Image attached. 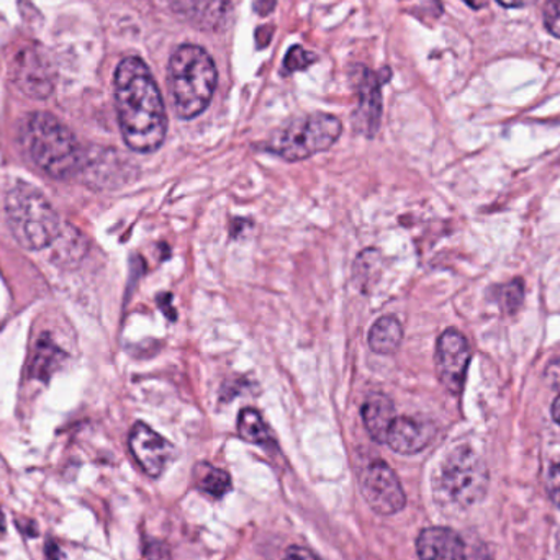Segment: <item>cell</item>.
I'll use <instances>...</instances> for the list:
<instances>
[{"label": "cell", "instance_id": "83f0119b", "mask_svg": "<svg viewBox=\"0 0 560 560\" xmlns=\"http://www.w3.org/2000/svg\"><path fill=\"white\" fill-rule=\"evenodd\" d=\"M275 5L276 0H259V2L256 3V9L259 10L261 15H266V13H269L272 9H275Z\"/></svg>", "mask_w": 560, "mask_h": 560}, {"label": "cell", "instance_id": "6da1fadb", "mask_svg": "<svg viewBox=\"0 0 560 560\" xmlns=\"http://www.w3.org/2000/svg\"><path fill=\"white\" fill-rule=\"evenodd\" d=\"M115 105L125 143L153 153L166 140L167 115L160 88L143 59L125 58L115 71Z\"/></svg>", "mask_w": 560, "mask_h": 560}, {"label": "cell", "instance_id": "603a6c76", "mask_svg": "<svg viewBox=\"0 0 560 560\" xmlns=\"http://www.w3.org/2000/svg\"><path fill=\"white\" fill-rule=\"evenodd\" d=\"M545 22L549 32L560 38V0H549L546 5Z\"/></svg>", "mask_w": 560, "mask_h": 560}, {"label": "cell", "instance_id": "d6986e66", "mask_svg": "<svg viewBox=\"0 0 560 560\" xmlns=\"http://www.w3.org/2000/svg\"><path fill=\"white\" fill-rule=\"evenodd\" d=\"M354 275L361 285H364V283L372 285V280L377 279L378 275H381V256H378V252L368 249V252L361 253L358 256V261H355Z\"/></svg>", "mask_w": 560, "mask_h": 560}, {"label": "cell", "instance_id": "cb8c5ba5", "mask_svg": "<svg viewBox=\"0 0 560 560\" xmlns=\"http://www.w3.org/2000/svg\"><path fill=\"white\" fill-rule=\"evenodd\" d=\"M548 492L552 502L560 509V464L552 467L551 472H549Z\"/></svg>", "mask_w": 560, "mask_h": 560}, {"label": "cell", "instance_id": "3957f363", "mask_svg": "<svg viewBox=\"0 0 560 560\" xmlns=\"http://www.w3.org/2000/svg\"><path fill=\"white\" fill-rule=\"evenodd\" d=\"M25 147L33 163L49 176L65 179L84 167L74 135L55 115L38 112L26 121Z\"/></svg>", "mask_w": 560, "mask_h": 560}, {"label": "cell", "instance_id": "ffe728a7", "mask_svg": "<svg viewBox=\"0 0 560 560\" xmlns=\"http://www.w3.org/2000/svg\"><path fill=\"white\" fill-rule=\"evenodd\" d=\"M58 349L51 342H39L38 352H36L35 374L42 377L43 374H49L52 371V364L58 361Z\"/></svg>", "mask_w": 560, "mask_h": 560}, {"label": "cell", "instance_id": "52a82bcc", "mask_svg": "<svg viewBox=\"0 0 560 560\" xmlns=\"http://www.w3.org/2000/svg\"><path fill=\"white\" fill-rule=\"evenodd\" d=\"M361 492L378 515H395L407 505L404 487L397 474L384 460H375L362 474Z\"/></svg>", "mask_w": 560, "mask_h": 560}, {"label": "cell", "instance_id": "9a60e30c", "mask_svg": "<svg viewBox=\"0 0 560 560\" xmlns=\"http://www.w3.org/2000/svg\"><path fill=\"white\" fill-rule=\"evenodd\" d=\"M401 341H404V326L394 315L382 316L369 331V346L375 354H394L400 348Z\"/></svg>", "mask_w": 560, "mask_h": 560}, {"label": "cell", "instance_id": "484cf974", "mask_svg": "<svg viewBox=\"0 0 560 560\" xmlns=\"http://www.w3.org/2000/svg\"><path fill=\"white\" fill-rule=\"evenodd\" d=\"M546 378H548L552 387H560V359L548 365V369H546Z\"/></svg>", "mask_w": 560, "mask_h": 560}, {"label": "cell", "instance_id": "f546056e", "mask_svg": "<svg viewBox=\"0 0 560 560\" xmlns=\"http://www.w3.org/2000/svg\"><path fill=\"white\" fill-rule=\"evenodd\" d=\"M552 417L560 424V395L556 398L555 405H552Z\"/></svg>", "mask_w": 560, "mask_h": 560}, {"label": "cell", "instance_id": "8fae6325", "mask_svg": "<svg viewBox=\"0 0 560 560\" xmlns=\"http://www.w3.org/2000/svg\"><path fill=\"white\" fill-rule=\"evenodd\" d=\"M384 79L369 71L364 66H359L355 84H358V114H355V125L362 133L368 137H374L381 124L382 115V95L381 85Z\"/></svg>", "mask_w": 560, "mask_h": 560}, {"label": "cell", "instance_id": "9c48e42d", "mask_svg": "<svg viewBox=\"0 0 560 560\" xmlns=\"http://www.w3.org/2000/svg\"><path fill=\"white\" fill-rule=\"evenodd\" d=\"M130 450L141 469L150 477H160L176 459V447L173 443L141 421L131 428Z\"/></svg>", "mask_w": 560, "mask_h": 560}, {"label": "cell", "instance_id": "44dd1931", "mask_svg": "<svg viewBox=\"0 0 560 560\" xmlns=\"http://www.w3.org/2000/svg\"><path fill=\"white\" fill-rule=\"evenodd\" d=\"M315 59L316 56L312 55L310 51H305L302 46H293V48H290L289 52H287L283 66H285L287 72L302 71V69L308 68Z\"/></svg>", "mask_w": 560, "mask_h": 560}, {"label": "cell", "instance_id": "7c38bea8", "mask_svg": "<svg viewBox=\"0 0 560 560\" xmlns=\"http://www.w3.org/2000/svg\"><path fill=\"white\" fill-rule=\"evenodd\" d=\"M436 436V427L431 421L417 420L410 417H397L387 433L388 444L395 453L411 456L430 446Z\"/></svg>", "mask_w": 560, "mask_h": 560}, {"label": "cell", "instance_id": "30bf717a", "mask_svg": "<svg viewBox=\"0 0 560 560\" xmlns=\"http://www.w3.org/2000/svg\"><path fill=\"white\" fill-rule=\"evenodd\" d=\"M13 79L30 97L45 98L52 92L51 65L36 49L20 52L13 69Z\"/></svg>", "mask_w": 560, "mask_h": 560}, {"label": "cell", "instance_id": "4dcf8cb0", "mask_svg": "<svg viewBox=\"0 0 560 560\" xmlns=\"http://www.w3.org/2000/svg\"><path fill=\"white\" fill-rule=\"evenodd\" d=\"M5 529V518H3L2 510H0V532H3Z\"/></svg>", "mask_w": 560, "mask_h": 560}, {"label": "cell", "instance_id": "4316f807", "mask_svg": "<svg viewBox=\"0 0 560 560\" xmlns=\"http://www.w3.org/2000/svg\"><path fill=\"white\" fill-rule=\"evenodd\" d=\"M503 7H509V9H522V7H528L529 3L535 2V0H499Z\"/></svg>", "mask_w": 560, "mask_h": 560}, {"label": "cell", "instance_id": "d4e9b609", "mask_svg": "<svg viewBox=\"0 0 560 560\" xmlns=\"http://www.w3.org/2000/svg\"><path fill=\"white\" fill-rule=\"evenodd\" d=\"M283 560H319L313 555L312 551L305 548H299V546H292V548L287 549L285 556H283Z\"/></svg>", "mask_w": 560, "mask_h": 560}, {"label": "cell", "instance_id": "4fadbf2b", "mask_svg": "<svg viewBox=\"0 0 560 560\" xmlns=\"http://www.w3.org/2000/svg\"><path fill=\"white\" fill-rule=\"evenodd\" d=\"M420 560H472L466 542L450 528H427L417 539Z\"/></svg>", "mask_w": 560, "mask_h": 560}, {"label": "cell", "instance_id": "f1b7e54d", "mask_svg": "<svg viewBox=\"0 0 560 560\" xmlns=\"http://www.w3.org/2000/svg\"><path fill=\"white\" fill-rule=\"evenodd\" d=\"M467 5L472 7V9L480 10L483 5H487V0H464Z\"/></svg>", "mask_w": 560, "mask_h": 560}, {"label": "cell", "instance_id": "ba28073f", "mask_svg": "<svg viewBox=\"0 0 560 560\" xmlns=\"http://www.w3.org/2000/svg\"><path fill=\"white\" fill-rule=\"evenodd\" d=\"M470 362V348L466 336L457 329H446L438 339L436 369L441 384L451 394H460Z\"/></svg>", "mask_w": 560, "mask_h": 560}, {"label": "cell", "instance_id": "2e32d148", "mask_svg": "<svg viewBox=\"0 0 560 560\" xmlns=\"http://www.w3.org/2000/svg\"><path fill=\"white\" fill-rule=\"evenodd\" d=\"M51 246L52 255H55L52 258L62 266L78 265L84 258L85 249H88V243L82 238L81 233L75 232L71 226L61 230Z\"/></svg>", "mask_w": 560, "mask_h": 560}, {"label": "cell", "instance_id": "8992f818", "mask_svg": "<svg viewBox=\"0 0 560 560\" xmlns=\"http://www.w3.org/2000/svg\"><path fill=\"white\" fill-rule=\"evenodd\" d=\"M489 474L486 464L470 447H457L441 464L436 487L453 505H474L486 495Z\"/></svg>", "mask_w": 560, "mask_h": 560}, {"label": "cell", "instance_id": "7a4b0ae2", "mask_svg": "<svg viewBox=\"0 0 560 560\" xmlns=\"http://www.w3.org/2000/svg\"><path fill=\"white\" fill-rule=\"evenodd\" d=\"M217 66L212 56L197 45H183L171 56L167 84L174 110L183 120L199 117L215 94Z\"/></svg>", "mask_w": 560, "mask_h": 560}, {"label": "cell", "instance_id": "ac0fdd59", "mask_svg": "<svg viewBox=\"0 0 560 560\" xmlns=\"http://www.w3.org/2000/svg\"><path fill=\"white\" fill-rule=\"evenodd\" d=\"M197 487L215 499H222L232 490V479L225 470L202 464L197 469Z\"/></svg>", "mask_w": 560, "mask_h": 560}, {"label": "cell", "instance_id": "e0dca14e", "mask_svg": "<svg viewBox=\"0 0 560 560\" xmlns=\"http://www.w3.org/2000/svg\"><path fill=\"white\" fill-rule=\"evenodd\" d=\"M238 433L243 440L258 446H272L276 444L275 436L269 430L261 413L255 408H245L238 417Z\"/></svg>", "mask_w": 560, "mask_h": 560}, {"label": "cell", "instance_id": "5bb4252c", "mask_svg": "<svg viewBox=\"0 0 560 560\" xmlns=\"http://www.w3.org/2000/svg\"><path fill=\"white\" fill-rule=\"evenodd\" d=\"M395 418L397 415H395L394 401L385 394L369 395L368 400L362 405V421L365 430L377 443H385Z\"/></svg>", "mask_w": 560, "mask_h": 560}, {"label": "cell", "instance_id": "277c9868", "mask_svg": "<svg viewBox=\"0 0 560 560\" xmlns=\"http://www.w3.org/2000/svg\"><path fill=\"white\" fill-rule=\"evenodd\" d=\"M5 215L10 232L23 248L43 249L52 245L61 232L51 203L28 184H16L5 199Z\"/></svg>", "mask_w": 560, "mask_h": 560}, {"label": "cell", "instance_id": "5b68a950", "mask_svg": "<svg viewBox=\"0 0 560 560\" xmlns=\"http://www.w3.org/2000/svg\"><path fill=\"white\" fill-rule=\"evenodd\" d=\"M341 120L335 115L313 114L296 118L276 131L266 143V150L296 163L329 150L341 137Z\"/></svg>", "mask_w": 560, "mask_h": 560}, {"label": "cell", "instance_id": "7402d4cb", "mask_svg": "<svg viewBox=\"0 0 560 560\" xmlns=\"http://www.w3.org/2000/svg\"><path fill=\"white\" fill-rule=\"evenodd\" d=\"M500 299H502L503 308L506 312L513 313L516 308H518L520 303L523 300V283L522 280L516 279L515 282L509 283V285L503 287L502 293H500Z\"/></svg>", "mask_w": 560, "mask_h": 560}]
</instances>
